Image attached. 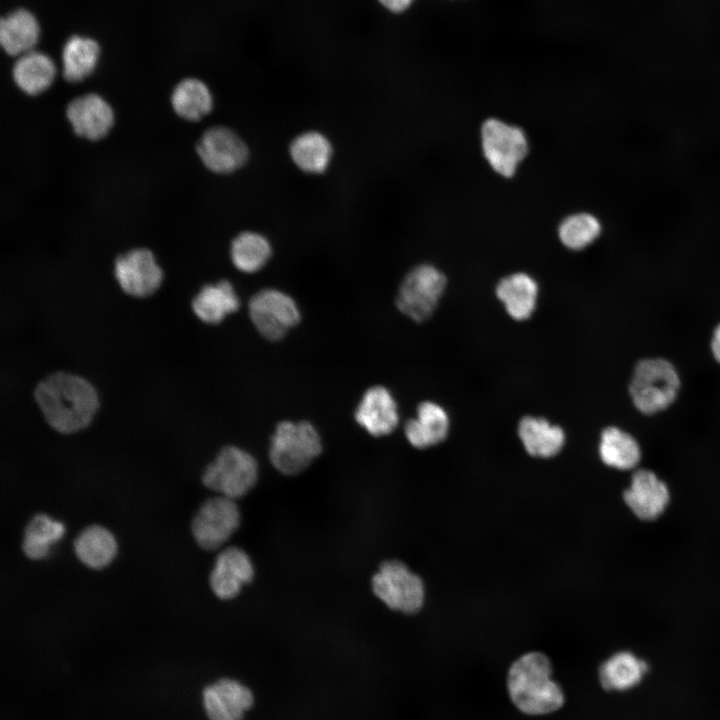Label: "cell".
<instances>
[{"instance_id":"obj_1","label":"cell","mask_w":720,"mask_h":720,"mask_svg":"<svg viewBox=\"0 0 720 720\" xmlns=\"http://www.w3.org/2000/svg\"><path fill=\"white\" fill-rule=\"evenodd\" d=\"M33 395L46 423L61 434L87 428L100 406L95 387L82 376L65 371L46 376Z\"/></svg>"},{"instance_id":"obj_2","label":"cell","mask_w":720,"mask_h":720,"mask_svg":"<svg viewBox=\"0 0 720 720\" xmlns=\"http://www.w3.org/2000/svg\"><path fill=\"white\" fill-rule=\"evenodd\" d=\"M551 674V663L540 652L524 654L512 664L507 686L511 700L519 710L540 715L554 712L563 705L564 695Z\"/></svg>"},{"instance_id":"obj_3","label":"cell","mask_w":720,"mask_h":720,"mask_svg":"<svg viewBox=\"0 0 720 720\" xmlns=\"http://www.w3.org/2000/svg\"><path fill=\"white\" fill-rule=\"evenodd\" d=\"M321 451V437L313 424L282 421L271 437L269 458L279 472L295 475L307 468Z\"/></svg>"},{"instance_id":"obj_4","label":"cell","mask_w":720,"mask_h":720,"mask_svg":"<svg viewBox=\"0 0 720 720\" xmlns=\"http://www.w3.org/2000/svg\"><path fill=\"white\" fill-rule=\"evenodd\" d=\"M679 385L678 374L671 363L664 359H645L634 369L629 392L639 411L653 414L674 401Z\"/></svg>"},{"instance_id":"obj_5","label":"cell","mask_w":720,"mask_h":720,"mask_svg":"<svg viewBox=\"0 0 720 720\" xmlns=\"http://www.w3.org/2000/svg\"><path fill=\"white\" fill-rule=\"evenodd\" d=\"M258 464L242 448L223 447L203 471L202 483L219 495L236 499L244 496L256 483Z\"/></svg>"},{"instance_id":"obj_6","label":"cell","mask_w":720,"mask_h":720,"mask_svg":"<svg viewBox=\"0 0 720 720\" xmlns=\"http://www.w3.org/2000/svg\"><path fill=\"white\" fill-rule=\"evenodd\" d=\"M446 285L445 275L434 265H417L403 278L395 304L401 313L413 321L424 322L437 308Z\"/></svg>"},{"instance_id":"obj_7","label":"cell","mask_w":720,"mask_h":720,"mask_svg":"<svg viewBox=\"0 0 720 720\" xmlns=\"http://www.w3.org/2000/svg\"><path fill=\"white\" fill-rule=\"evenodd\" d=\"M481 147L490 167L503 177H512L528 153V139L518 126L497 118L481 127Z\"/></svg>"},{"instance_id":"obj_8","label":"cell","mask_w":720,"mask_h":720,"mask_svg":"<svg viewBox=\"0 0 720 720\" xmlns=\"http://www.w3.org/2000/svg\"><path fill=\"white\" fill-rule=\"evenodd\" d=\"M374 594L390 609L411 614L423 605L425 597L421 578L398 560L385 561L372 578Z\"/></svg>"},{"instance_id":"obj_9","label":"cell","mask_w":720,"mask_h":720,"mask_svg":"<svg viewBox=\"0 0 720 720\" xmlns=\"http://www.w3.org/2000/svg\"><path fill=\"white\" fill-rule=\"evenodd\" d=\"M249 316L256 330L269 341L282 339L301 319L295 300L274 288L262 289L252 296Z\"/></svg>"},{"instance_id":"obj_10","label":"cell","mask_w":720,"mask_h":720,"mask_svg":"<svg viewBox=\"0 0 720 720\" xmlns=\"http://www.w3.org/2000/svg\"><path fill=\"white\" fill-rule=\"evenodd\" d=\"M240 524V511L234 499L218 495L202 503L191 523L196 543L213 551L226 543Z\"/></svg>"},{"instance_id":"obj_11","label":"cell","mask_w":720,"mask_h":720,"mask_svg":"<svg viewBox=\"0 0 720 720\" xmlns=\"http://www.w3.org/2000/svg\"><path fill=\"white\" fill-rule=\"evenodd\" d=\"M196 151L204 166L217 174H230L242 168L249 158L244 140L232 129L214 126L207 129Z\"/></svg>"},{"instance_id":"obj_12","label":"cell","mask_w":720,"mask_h":720,"mask_svg":"<svg viewBox=\"0 0 720 720\" xmlns=\"http://www.w3.org/2000/svg\"><path fill=\"white\" fill-rule=\"evenodd\" d=\"M114 276L124 293L135 298L154 294L163 281V271L154 254L136 248L119 255L114 262Z\"/></svg>"},{"instance_id":"obj_13","label":"cell","mask_w":720,"mask_h":720,"mask_svg":"<svg viewBox=\"0 0 720 720\" xmlns=\"http://www.w3.org/2000/svg\"><path fill=\"white\" fill-rule=\"evenodd\" d=\"M623 499L637 518L650 521L665 511L670 492L665 482L654 472L640 469L632 475Z\"/></svg>"},{"instance_id":"obj_14","label":"cell","mask_w":720,"mask_h":720,"mask_svg":"<svg viewBox=\"0 0 720 720\" xmlns=\"http://www.w3.org/2000/svg\"><path fill=\"white\" fill-rule=\"evenodd\" d=\"M254 577V567L246 552L238 547L222 550L209 576L213 593L222 600L236 597Z\"/></svg>"},{"instance_id":"obj_15","label":"cell","mask_w":720,"mask_h":720,"mask_svg":"<svg viewBox=\"0 0 720 720\" xmlns=\"http://www.w3.org/2000/svg\"><path fill=\"white\" fill-rule=\"evenodd\" d=\"M66 116L78 136L92 141L105 137L114 123L111 106L95 93L84 94L70 101L66 107Z\"/></svg>"},{"instance_id":"obj_16","label":"cell","mask_w":720,"mask_h":720,"mask_svg":"<svg viewBox=\"0 0 720 720\" xmlns=\"http://www.w3.org/2000/svg\"><path fill=\"white\" fill-rule=\"evenodd\" d=\"M355 420L374 437L392 433L398 426L399 413L391 392L380 385L369 388L357 406Z\"/></svg>"},{"instance_id":"obj_17","label":"cell","mask_w":720,"mask_h":720,"mask_svg":"<svg viewBox=\"0 0 720 720\" xmlns=\"http://www.w3.org/2000/svg\"><path fill=\"white\" fill-rule=\"evenodd\" d=\"M253 701L250 689L233 679H221L203 691V705L210 720H241Z\"/></svg>"},{"instance_id":"obj_18","label":"cell","mask_w":720,"mask_h":720,"mask_svg":"<svg viewBox=\"0 0 720 720\" xmlns=\"http://www.w3.org/2000/svg\"><path fill=\"white\" fill-rule=\"evenodd\" d=\"M449 427L447 411L436 402L424 401L418 405L416 416L406 422L404 433L413 447L425 449L442 442Z\"/></svg>"},{"instance_id":"obj_19","label":"cell","mask_w":720,"mask_h":720,"mask_svg":"<svg viewBox=\"0 0 720 720\" xmlns=\"http://www.w3.org/2000/svg\"><path fill=\"white\" fill-rule=\"evenodd\" d=\"M495 292L514 320H527L536 309L539 287L537 281L525 272L505 276L497 283Z\"/></svg>"},{"instance_id":"obj_20","label":"cell","mask_w":720,"mask_h":720,"mask_svg":"<svg viewBox=\"0 0 720 720\" xmlns=\"http://www.w3.org/2000/svg\"><path fill=\"white\" fill-rule=\"evenodd\" d=\"M333 145L320 131L308 130L296 135L289 145V156L294 165L304 173H324L333 159Z\"/></svg>"},{"instance_id":"obj_21","label":"cell","mask_w":720,"mask_h":720,"mask_svg":"<svg viewBox=\"0 0 720 720\" xmlns=\"http://www.w3.org/2000/svg\"><path fill=\"white\" fill-rule=\"evenodd\" d=\"M239 305L238 295L228 280L203 286L191 302L196 317L210 325L222 322L229 314L237 311Z\"/></svg>"},{"instance_id":"obj_22","label":"cell","mask_w":720,"mask_h":720,"mask_svg":"<svg viewBox=\"0 0 720 720\" xmlns=\"http://www.w3.org/2000/svg\"><path fill=\"white\" fill-rule=\"evenodd\" d=\"M73 548L78 560L94 570L106 568L118 553V543L113 533L97 524L85 527L76 536Z\"/></svg>"},{"instance_id":"obj_23","label":"cell","mask_w":720,"mask_h":720,"mask_svg":"<svg viewBox=\"0 0 720 720\" xmlns=\"http://www.w3.org/2000/svg\"><path fill=\"white\" fill-rule=\"evenodd\" d=\"M518 436L526 452L534 457L550 458L564 446L565 432L542 417L525 416L518 424Z\"/></svg>"},{"instance_id":"obj_24","label":"cell","mask_w":720,"mask_h":720,"mask_svg":"<svg viewBox=\"0 0 720 720\" xmlns=\"http://www.w3.org/2000/svg\"><path fill=\"white\" fill-rule=\"evenodd\" d=\"M649 670L648 663L630 651H619L599 668V681L607 691L623 692L638 686Z\"/></svg>"},{"instance_id":"obj_25","label":"cell","mask_w":720,"mask_h":720,"mask_svg":"<svg viewBox=\"0 0 720 720\" xmlns=\"http://www.w3.org/2000/svg\"><path fill=\"white\" fill-rule=\"evenodd\" d=\"M39 34L37 19L26 9H17L1 19L0 43L9 55L20 56L33 50Z\"/></svg>"},{"instance_id":"obj_26","label":"cell","mask_w":720,"mask_h":720,"mask_svg":"<svg viewBox=\"0 0 720 720\" xmlns=\"http://www.w3.org/2000/svg\"><path fill=\"white\" fill-rule=\"evenodd\" d=\"M56 67L46 54L31 50L18 56L12 69L16 85L28 95H37L53 83Z\"/></svg>"},{"instance_id":"obj_27","label":"cell","mask_w":720,"mask_h":720,"mask_svg":"<svg viewBox=\"0 0 720 720\" xmlns=\"http://www.w3.org/2000/svg\"><path fill=\"white\" fill-rule=\"evenodd\" d=\"M269 239L257 231L240 232L231 242L230 257L241 272L255 273L261 270L272 256Z\"/></svg>"},{"instance_id":"obj_28","label":"cell","mask_w":720,"mask_h":720,"mask_svg":"<svg viewBox=\"0 0 720 720\" xmlns=\"http://www.w3.org/2000/svg\"><path fill=\"white\" fill-rule=\"evenodd\" d=\"M171 105L179 117L188 121H198L211 112L213 96L204 82L187 78L180 81L173 89Z\"/></svg>"},{"instance_id":"obj_29","label":"cell","mask_w":720,"mask_h":720,"mask_svg":"<svg viewBox=\"0 0 720 720\" xmlns=\"http://www.w3.org/2000/svg\"><path fill=\"white\" fill-rule=\"evenodd\" d=\"M100 48L88 37L71 36L62 50L63 76L69 82H80L95 69Z\"/></svg>"},{"instance_id":"obj_30","label":"cell","mask_w":720,"mask_h":720,"mask_svg":"<svg viewBox=\"0 0 720 720\" xmlns=\"http://www.w3.org/2000/svg\"><path fill=\"white\" fill-rule=\"evenodd\" d=\"M599 455L605 465L629 470L640 461L641 451L630 434L617 427H608L601 433Z\"/></svg>"},{"instance_id":"obj_31","label":"cell","mask_w":720,"mask_h":720,"mask_svg":"<svg viewBox=\"0 0 720 720\" xmlns=\"http://www.w3.org/2000/svg\"><path fill=\"white\" fill-rule=\"evenodd\" d=\"M64 534L65 526L61 521L45 513L36 514L25 527L23 553L31 560H42L48 556L51 546Z\"/></svg>"},{"instance_id":"obj_32","label":"cell","mask_w":720,"mask_h":720,"mask_svg":"<svg viewBox=\"0 0 720 720\" xmlns=\"http://www.w3.org/2000/svg\"><path fill=\"white\" fill-rule=\"evenodd\" d=\"M601 232L600 220L587 212H578L565 217L558 228V236L562 244L575 251L590 246Z\"/></svg>"},{"instance_id":"obj_33","label":"cell","mask_w":720,"mask_h":720,"mask_svg":"<svg viewBox=\"0 0 720 720\" xmlns=\"http://www.w3.org/2000/svg\"><path fill=\"white\" fill-rule=\"evenodd\" d=\"M413 0H379L386 9L399 13L407 9Z\"/></svg>"},{"instance_id":"obj_34","label":"cell","mask_w":720,"mask_h":720,"mask_svg":"<svg viewBox=\"0 0 720 720\" xmlns=\"http://www.w3.org/2000/svg\"><path fill=\"white\" fill-rule=\"evenodd\" d=\"M711 347L715 359L720 363V325L714 331Z\"/></svg>"}]
</instances>
